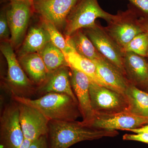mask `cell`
Wrapping results in <instances>:
<instances>
[{
    "instance_id": "1",
    "label": "cell",
    "mask_w": 148,
    "mask_h": 148,
    "mask_svg": "<svg viewBox=\"0 0 148 148\" xmlns=\"http://www.w3.org/2000/svg\"><path fill=\"white\" fill-rule=\"evenodd\" d=\"M117 130L97 129L81 122L50 121L47 135L49 148H69L85 141L117 136Z\"/></svg>"
},
{
    "instance_id": "2",
    "label": "cell",
    "mask_w": 148,
    "mask_h": 148,
    "mask_svg": "<svg viewBox=\"0 0 148 148\" xmlns=\"http://www.w3.org/2000/svg\"><path fill=\"white\" fill-rule=\"evenodd\" d=\"M11 97L17 103L38 110L50 121H75L81 116L78 103L66 94L50 92L36 99L15 96Z\"/></svg>"
},
{
    "instance_id": "3",
    "label": "cell",
    "mask_w": 148,
    "mask_h": 148,
    "mask_svg": "<svg viewBox=\"0 0 148 148\" xmlns=\"http://www.w3.org/2000/svg\"><path fill=\"white\" fill-rule=\"evenodd\" d=\"M0 49L7 63L5 87L11 96L31 98L37 94V87L29 79L19 64L10 42H1Z\"/></svg>"
},
{
    "instance_id": "4",
    "label": "cell",
    "mask_w": 148,
    "mask_h": 148,
    "mask_svg": "<svg viewBox=\"0 0 148 148\" xmlns=\"http://www.w3.org/2000/svg\"><path fill=\"white\" fill-rule=\"evenodd\" d=\"M114 16L101 8L98 0H78L66 19L65 37L71 36L80 29L92 27L97 18H103L108 23Z\"/></svg>"
},
{
    "instance_id": "5",
    "label": "cell",
    "mask_w": 148,
    "mask_h": 148,
    "mask_svg": "<svg viewBox=\"0 0 148 148\" xmlns=\"http://www.w3.org/2000/svg\"><path fill=\"white\" fill-rule=\"evenodd\" d=\"M107 23L105 30L122 50L136 36L145 32L140 16L129 4L126 10H119Z\"/></svg>"
},
{
    "instance_id": "6",
    "label": "cell",
    "mask_w": 148,
    "mask_h": 148,
    "mask_svg": "<svg viewBox=\"0 0 148 148\" xmlns=\"http://www.w3.org/2000/svg\"><path fill=\"white\" fill-rule=\"evenodd\" d=\"M35 13L33 2L11 0L8 5V20L11 32L10 43L14 49L19 48L27 32L30 19Z\"/></svg>"
},
{
    "instance_id": "7",
    "label": "cell",
    "mask_w": 148,
    "mask_h": 148,
    "mask_svg": "<svg viewBox=\"0 0 148 148\" xmlns=\"http://www.w3.org/2000/svg\"><path fill=\"white\" fill-rule=\"evenodd\" d=\"M89 93L95 114L110 115L127 111L128 104L123 94L90 80Z\"/></svg>"
},
{
    "instance_id": "8",
    "label": "cell",
    "mask_w": 148,
    "mask_h": 148,
    "mask_svg": "<svg viewBox=\"0 0 148 148\" xmlns=\"http://www.w3.org/2000/svg\"><path fill=\"white\" fill-rule=\"evenodd\" d=\"M83 29L99 53L126 77L123 63L124 53L109 36L104 27L96 23L92 27Z\"/></svg>"
},
{
    "instance_id": "9",
    "label": "cell",
    "mask_w": 148,
    "mask_h": 148,
    "mask_svg": "<svg viewBox=\"0 0 148 148\" xmlns=\"http://www.w3.org/2000/svg\"><path fill=\"white\" fill-rule=\"evenodd\" d=\"M24 140L18 103H10L3 109L0 117L1 148H19Z\"/></svg>"
},
{
    "instance_id": "10",
    "label": "cell",
    "mask_w": 148,
    "mask_h": 148,
    "mask_svg": "<svg viewBox=\"0 0 148 148\" xmlns=\"http://www.w3.org/2000/svg\"><path fill=\"white\" fill-rule=\"evenodd\" d=\"M78 0H35V13L40 19L51 22L58 30H64L66 19Z\"/></svg>"
},
{
    "instance_id": "11",
    "label": "cell",
    "mask_w": 148,
    "mask_h": 148,
    "mask_svg": "<svg viewBox=\"0 0 148 148\" xmlns=\"http://www.w3.org/2000/svg\"><path fill=\"white\" fill-rule=\"evenodd\" d=\"M19 119L24 139L33 141L47 135L49 120L34 107L18 103Z\"/></svg>"
},
{
    "instance_id": "12",
    "label": "cell",
    "mask_w": 148,
    "mask_h": 148,
    "mask_svg": "<svg viewBox=\"0 0 148 148\" xmlns=\"http://www.w3.org/2000/svg\"><path fill=\"white\" fill-rule=\"evenodd\" d=\"M72 87L78 103L83 124L90 127L95 114L91 106L89 85L90 79L82 72L70 68Z\"/></svg>"
},
{
    "instance_id": "13",
    "label": "cell",
    "mask_w": 148,
    "mask_h": 148,
    "mask_svg": "<svg viewBox=\"0 0 148 148\" xmlns=\"http://www.w3.org/2000/svg\"><path fill=\"white\" fill-rule=\"evenodd\" d=\"M148 124V117L124 111L110 115L95 114L90 127L107 130L127 131Z\"/></svg>"
},
{
    "instance_id": "14",
    "label": "cell",
    "mask_w": 148,
    "mask_h": 148,
    "mask_svg": "<svg viewBox=\"0 0 148 148\" xmlns=\"http://www.w3.org/2000/svg\"><path fill=\"white\" fill-rule=\"evenodd\" d=\"M71 69L68 66H62L49 73L45 81L37 87V94L43 95L50 92L65 94L78 103L71 84Z\"/></svg>"
},
{
    "instance_id": "15",
    "label": "cell",
    "mask_w": 148,
    "mask_h": 148,
    "mask_svg": "<svg viewBox=\"0 0 148 148\" xmlns=\"http://www.w3.org/2000/svg\"><path fill=\"white\" fill-rule=\"evenodd\" d=\"M125 75L130 84L144 90L148 83V61L133 52L124 53Z\"/></svg>"
},
{
    "instance_id": "16",
    "label": "cell",
    "mask_w": 148,
    "mask_h": 148,
    "mask_svg": "<svg viewBox=\"0 0 148 148\" xmlns=\"http://www.w3.org/2000/svg\"><path fill=\"white\" fill-rule=\"evenodd\" d=\"M99 77L109 88L124 95L130 82L115 66L103 56L92 61Z\"/></svg>"
},
{
    "instance_id": "17",
    "label": "cell",
    "mask_w": 148,
    "mask_h": 148,
    "mask_svg": "<svg viewBox=\"0 0 148 148\" xmlns=\"http://www.w3.org/2000/svg\"><path fill=\"white\" fill-rule=\"evenodd\" d=\"M50 41L49 34L42 23L31 27L18 48V57L30 53H38Z\"/></svg>"
},
{
    "instance_id": "18",
    "label": "cell",
    "mask_w": 148,
    "mask_h": 148,
    "mask_svg": "<svg viewBox=\"0 0 148 148\" xmlns=\"http://www.w3.org/2000/svg\"><path fill=\"white\" fill-rule=\"evenodd\" d=\"M18 59L25 73L36 87L45 81L49 73L38 53L27 54L18 57Z\"/></svg>"
},
{
    "instance_id": "19",
    "label": "cell",
    "mask_w": 148,
    "mask_h": 148,
    "mask_svg": "<svg viewBox=\"0 0 148 148\" xmlns=\"http://www.w3.org/2000/svg\"><path fill=\"white\" fill-rule=\"evenodd\" d=\"M66 62L70 68L82 72L92 81L108 88L98 75L96 66L92 61L72 51L65 54Z\"/></svg>"
},
{
    "instance_id": "20",
    "label": "cell",
    "mask_w": 148,
    "mask_h": 148,
    "mask_svg": "<svg viewBox=\"0 0 148 148\" xmlns=\"http://www.w3.org/2000/svg\"><path fill=\"white\" fill-rule=\"evenodd\" d=\"M66 38L68 45L84 57L93 61L102 56L85 34L83 29L78 30L71 36Z\"/></svg>"
},
{
    "instance_id": "21",
    "label": "cell",
    "mask_w": 148,
    "mask_h": 148,
    "mask_svg": "<svg viewBox=\"0 0 148 148\" xmlns=\"http://www.w3.org/2000/svg\"><path fill=\"white\" fill-rule=\"evenodd\" d=\"M128 104L127 111L148 117V92L130 84L124 94Z\"/></svg>"
},
{
    "instance_id": "22",
    "label": "cell",
    "mask_w": 148,
    "mask_h": 148,
    "mask_svg": "<svg viewBox=\"0 0 148 148\" xmlns=\"http://www.w3.org/2000/svg\"><path fill=\"white\" fill-rule=\"evenodd\" d=\"M38 53L44 62L49 73L62 66H69L64 52L51 41Z\"/></svg>"
},
{
    "instance_id": "23",
    "label": "cell",
    "mask_w": 148,
    "mask_h": 148,
    "mask_svg": "<svg viewBox=\"0 0 148 148\" xmlns=\"http://www.w3.org/2000/svg\"><path fill=\"white\" fill-rule=\"evenodd\" d=\"M40 19L43 26L49 34L51 42L56 46L64 52V54L75 51V49L68 45L66 38H64L60 31L54 24L49 21Z\"/></svg>"
},
{
    "instance_id": "24",
    "label": "cell",
    "mask_w": 148,
    "mask_h": 148,
    "mask_svg": "<svg viewBox=\"0 0 148 148\" xmlns=\"http://www.w3.org/2000/svg\"><path fill=\"white\" fill-rule=\"evenodd\" d=\"M123 53L133 52L147 58L148 54V34L143 32L136 36L122 49Z\"/></svg>"
},
{
    "instance_id": "25",
    "label": "cell",
    "mask_w": 148,
    "mask_h": 148,
    "mask_svg": "<svg viewBox=\"0 0 148 148\" xmlns=\"http://www.w3.org/2000/svg\"><path fill=\"white\" fill-rule=\"evenodd\" d=\"M8 5L3 7L1 9L0 13V39L1 42H10L11 32L7 14Z\"/></svg>"
},
{
    "instance_id": "26",
    "label": "cell",
    "mask_w": 148,
    "mask_h": 148,
    "mask_svg": "<svg viewBox=\"0 0 148 148\" xmlns=\"http://www.w3.org/2000/svg\"><path fill=\"white\" fill-rule=\"evenodd\" d=\"M140 17L148 18V0H127Z\"/></svg>"
},
{
    "instance_id": "27",
    "label": "cell",
    "mask_w": 148,
    "mask_h": 148,
    "mask_svg": "<svg viewBox=\"0 0 148 148\" xmlns=\"http://www.w3.org/2000/svg\"><path fill=\"white\" fill-rule=\"evenodd\" d=\"M123 139L126 141H134L148 144V133H137L136 134H126L123 136Z\"/></svg>"
},
{
    "instance_id": "28",
    "label": "cell",
    "mask_w": 148,
    "mask_h": 148,
    "mask_svg": "<svg viewBox=\"0 0 148 148\" xmlns=\"http://www.w3.org/2000/svg\"><path fill=\"white\" fill-rule=\"evenodd\" d=\"M29 148H49L47 135H44L32 141Z\"/></svg>"
},
{
    "instance_id": "29",
    "label": "cell",
    "mask_w": 148,
    "mask_h": 148,
    "mask_svg": "<svg viewBox=\"0 0 148 148\" xmlns=\"http://www.w3.org/2000/svg\"><path fill=\"white\" fill-rule=\"evenodd\" d=\"M136 133H148V124L144 125L142 127L135 129H130L127 130Z\"/></svg>"
},
{
    "instance_id": "30",
    "label": "cell",
    "mask_w": 148,
    "mask_h": 148,
    "mask_svg": "<svg viewBox=\"0 0 148 148\" xmlns=\"http://www.w3.org/2000/svg\"><path fill=\"white\" fill-rule=\"evenodd\" d=\"M140 18H141V22L143 24L145 32L147 33L148 34V18H143V17H140ZM147 60L148 61V54Z\"/></svg>"
},
{
    "instance_id": "31",
    "label": "cell",
    "mask_w": 148,
    "mask_h": 148,
    "mask_svg": "<svg viewBox=\"0 0 148 148\" xmlns=\"http://www.w3.org/2000/svg\"><path fill=\"white\" fill-rule=\"evenodd\" d=\"M32 142V141L24 139L23 143L21 144L19 148H29V147H30Z\"/></svg>"
},
{
    "instance_id": "32",
    "label": "cell",
    "mask_w": 148,
    "mask_h": 148,
    "mask_svg": "<svg viewBox=\"0 0 148 148\" xmlns=\"http://www.w3.org/2000/svg\"><path fill=\"white\" fill-rule=\"evenodd\" d=\"M143 90L146 91V92H148V83L147 84V85H146V86H145V88H144V90Z\"/></svg>"
},
{
    "instance_id": "33",
    "label": "cell",
    "mask_w": 148,
    "mask_h": 148,
    "mask_svg": "<svg viewBox=\"0 0 148 148\" xmlns=\"http://www.w3.org/2000/svg\"><path fill=\"white\" fill-rule=\"evenodd\" d=\"M11 1V0H10ZM18 1H31L33 2L35 0H18Z\"/></svg>"
}]
</instances>
